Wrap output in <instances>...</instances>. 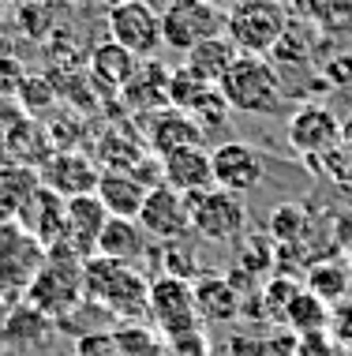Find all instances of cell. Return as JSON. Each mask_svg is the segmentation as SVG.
Here are the masks:
<instances>
[{
    "mask_svg": "<svg viewBox=\"0 0 352 356\" xmlns=\"http://www.w3.org/2000/svg\"><path fill=\"white\" fill-rule=\"evenodd\" d=\"M83 293L87 304L109 312L117 323H142L150 315V282L139 266L112 263L106 255H90L83 263Z\"/></svg>",
    "mask_w": 352,
    "mask_h": 356,
    "instance_id": "6da1fadb",
    "label": "cell"
},
{
    "mask_svg": "<svg viewBox=\"0 0 352 356\" xmlns=\"http://www.w3.org/2000/svg\"><path fill=\"white\" fill-rule=\"evenodd\" d=\"M221 98L236 113H251V117H281L289 113V86L281 72L274 68L270 56H247L240 53L225 79L217 83Z\"/></svg>",
    "mask_w": 352,
    "mask_h": 356,
    "instance_id": "7a4b0ae2",
    "label": "cell"
},
{
    "mask_svg": "<svg viewBox=\"0 0 352 356\" xmlns=\"http://www.w3.org/2000/svg\"><path fill=\"white\" fill-rule=\"evenodd\" d=\"M83 263H87V259H79L68 244L49 248L42 274H37L31 282V289L23 293L26 304H31L34 312H42L45 319L56 323V326L68 323L72 315L87 304V293H83Z\"/></svg>",
    "mask_w": 352,
    "mask_h": 356,
    "instance_id": "3957f363",
    "label": "cell"
},
{
    "mask_svg": "<svg viewBox=\"0 0 352 356\" xmlns=\"http://www.w3.org/2000/svg\"><path fill=\"white\" fill-rule=\"evenodd\" d=\"M289 31V8L281 0H240L225 12V38L247 56H270Z\"/></svg>",
    "mask_w": 352,
    "mask_h": 356,
    "instance_id": "277c9868",
    "label": "cell"
},
{
    "mask_svg": "<svg viewBox=\"0 0 352 356\" xmlns=\"http://www.w3.org/2000/svg\"><path fill=\"white\" fill-rule=\"evenodd\" d=\"M217 34H225V12L203 4V0H169L161 8V42L169 49L187 53Z\"/></svg>",
    "mask_w": 352,
    "mask_h": 356,
    "instance_id": "5b68a950",
    "label": "cell"
},
{
    "mask_svg": "<svg viewBox=\"0 0 352 356\" xmlns=\"http://www.w3.org/2000/svg\"><path fill=\"white\" fill-rule=\"evenodd\" d=\"M109 38L135 53L139 60H154L161 49V12L150 0H117L109 8Z\"/></svg>",
    "mask_w": 352,
    "mask_h": 356,
    "instance_id": "8992f818",
    "label": "cell"
},
{
    "mask_svg": "<svg viewBox=\"0 0 352 356\" xmlns=\"http://www.w3.org/2000/svg\"><path fill=\"white\" fill-rule=\"evenodd\" d=\"M187 207H192V233L214 244H233L247 229V207L233 191L210 188L203 195H187Z\"/></svg>",
    "mask_w": 352,
    "mask_h": 356,
    "instance_id": "52a82bcc",
    "label": "cell"
},
{
    "mask_svg": "<svg viewBox=\"0 0 352 356\" xmlns=\"http://www.w3.org/2000/svg\"><path fill=\"white\" fill-rule=\"evenodd\" d=\"M150 319H154L161 338L199 330L203 319H199V307H195V285L184 282V277H169V274L154 277L150 282Z\"/></svg>",
    "mask_w": 352,
    "mask_h": 356,
    "instance_id": "ba28073f",
    "label": "cell"
},
{
    "mask_svg": "<svg viewBox=\"0 0 352 356\" xmlns=\"http://www.w3.org/2000/svg\"><path fill=\"white\" fill-rule=\"evenodd\" d=\"M45 248L42 240L31 236L19 221H0V285H12L26 293L31 282L45 266Z\"/></svg>",
    "mask_w": 352,
    "mask_h": 356,
    "instance_id": "9c48e42d",
    "label": "cell"
},
{
    "mask_svg": "<svg viewBox=\"0 0 352 356\" xmlns=\"http://www.w3.org/2000/svg\"><path fill=\"white\" fill-rule=\"evenodd\" d=\"M289 147L300 154L303 161H319L341 147V120L326 105L308 102L289 117Z\"/></svg>",
    "mask_w": 352,
    "mask_h": 356,
    "instance_id": "30bf717a",
    "label": "cell"
},
{
    "mask_svg": "<svg viewBox=\"0 0 352 356\" xmlns=\"http://www.w3.org/2000/svg\"><path fill=\"white\" fill-rule=\"evenodd\" d=\"M139 225L142 233L158 244H176V240H187L192 233V207H187V195L158 184L150 188L146 203L139 210Z\"/></svg>",
    "mask_w": 352,
    "mask_h": 356,
    "instance_id": "8fae6325",
    "label": "cell"
},
{
    "mask_svg": "<svg viewBox=\"0 0 352 356\" xmlns=\"http://www.w3.org/2000/svg\"><path fill=\"white\" fill-rule=\"evenodd\" d=\"M262 154L251 147V143H221V147L210 150V165H214V188L221 191H233V195H247L262 184L266 177V165H262Z\"/></svg>",
    "mask_w": 352,
    "mask_h": 356,
    "instance_id": "7c38bea8",
    "label": "cell"
},
{
    "mask_svg": "<svg viewBox=\"0 0 352 356\" xmlns=\"http://www.w3.org/2000/svg\"><path fill=\"white\" fill-rule=\"evenodd\" d=\"M42 188H49L53 195H60L64 203L79 195H94L101 180V165L87 158L83 150H53V158L37 169Z\"/></svg>",
    "mask_w": 352,
    "mask_h": 356,
    "instance_id": "4fadbf2b",
    "label": "cell"
},
{
    "mask_svg": "<svg viewBox=\"0 0 352 356\" xmlns=\"http://www.w3.org/2000/svg\"><path fill=\"white\" fill-rule=\"evenodd\" d=\"M142 128H146V150L158 154V161L169 158V154H176V150L203 147V139H206V131L199 128L187 113L173 109V105L150 113V117H142Z\"/></svg>",
    "mask_w": 352,
    "mask_h": 356,
    "instance_id": "5bb4252c",
    "label": "cell"
},
{
    "mask_svg": "<svg viewBox=\"0 0 352 356\" xmlns=\"http://www.w3.org/2000/svg\"><path fill=\"white\" fill-rule=\"evenodd\" d=\"M161 184L180 191V195H203L214 188V165L206 147H187L169 158H161Z\"/></svg>",
    "mask_w": 352,
    "mask_h": 356,
    "instance_id": "9a60e30c",
    "label": "cell"
},
{
    "mask_svg": "<svg viewBox=\"0 0 352 356\" xmlns=\"http://www.w3.org/2000/svg\"><path fill=\"white\" fill-rule=\"evenodd\" d=\"M64 218H68V229H64V244L72 248L79 259H90L98 255V236L106 229V207L98 203V195H79V199H68L64 207Z\"/></svg>",
    "mask_w": 352,
    "mask_h": 356,
    "instance_id": "2e32d148",
    "label": "cell"
},
{
    "mask_svg": "<svg viewBox=\"0 0 352 356\" xmlns=\"http://www.w3.org/2000/svg\"><path fill=\"white\" fill-rule=\"evenodd\" d=\"M98 203L106 207L109 218H128V221H139V210L146 203L150 188L142 184L135 172H120V169H101V180H98Z\"/></svg>",
    "mask_w": 352,
    "mask_h": 356,
    "instance_id": "e0dca14e",
    "label": "cell"
},
{
    "mask_svg": "<svg viewBox=\"0 0 352 356\" xmlns=\"http://www.w3.org/2000/svg\"><path fill=\"white\" fill-rule=\"evenodd\" d=\"M169 79H173L169 68H161L158 60H142L139 72L131 75V83L120 90V98L131 113L150 117L158 109H169Z\"/></svg>",
    "mask_w": 352,
    "mask_h": 356,
    "instance_id": "ac0fdd59",
    "label": "cell"
},
{
    "mask_svg": "<svg viewBox=\"0 0 352 356\" xmlns=\"http://www.w3.org/2000/svg\"><path fill=\"white\" fill-rule=\"evenodd\" d=\"M139 56L128 53L124 45H117L109 38V42H101L98 49L90 53V83L98 86L101 94H120L124 86L131 83V75L139 72Z\"/></svg>",
    "mask_w": 352,
    "mask_h": 356,
    "instance_id": "d6986e66",
    "label": "cell"
},
{
    "mask_svg": "<svg viewBox=\"0 0 352 356\" xmlns=\"http://www.w3.org/2000/svg\"><path fill=\"white\" fill-rule=\"evenodd\" d=\"M150 236L142 233L139 221H128V218H109L106 229L98 236V255L112 259V263H124V266H139L150 252Z\"/></svg>",
    "mask_w": 352,
    "mask_h": 356,
    "instance_id": "ffe728a7",
    "label": "cell"
},
{
    "mask_svg": "<svg viewBox=\"0 0 352 356\" xmlns=\"http://www.w3.org/2000/svg\"><path fill=\"white\" fill-rule=\"evenodd\" d=\"M236 56H240V49H236L225 34H217V38H206V42H199L195 49L184 53V68L192 72L199 83L217 86V83L225 79V72L233 68Z\"/></svg>",
    "mask_w": 352,
    "mask_h": 356,
    "instance_id": "44dd1931",
    "label": "cell"
},
{
    "mask_svg": "<svg viewBox=\"0 0 352 356\" xmlns=\"http://www.w3.org/2000/svg\"><path fill=\"white\" fill-rule=\"evenodd\" d=\"M195 307L203 323H229L240 315L244 296L236 293L229 277H195Z\"/></svg>",
    "mask_w": 352,
    "mask_h": 356,
    "instance_id": "7402d4cb",
    "label": "cell"
},
{
    "mask_svg": "<svg viewBox=\"0 0 352 356\" xmlns=\"http://www.w3.org/2000/svg\"><path fill=\"white\" fill-rule=\"evenodd\" d=\"M37 188H42L37 169L15 165V161L0 165V221H19V214L37 195Z\"/></svg>",
    "mask_w": 352,
    "mask_h": 356,
    "instance_id": "603a6c76",
    "label": "cell"
},
{
    "mask_svg": "<svg viewBox=\"0 0 352 356\" xmlns=\"http://www.w3.org/2000/svg\"><path fill=\"white\" fill-rule=\"evenodd\" d=\"M349 285H352L349 259H319V263H311L308 274H303V289L315 293L319 300H326L330 307L345 304Z\"/></svg>",
    "mask_w": 352,
    "mask_h": 356,
    "instance_id": "cb8c5ba5",
    "label": "cell"
},
{
    "mask_svg": "<svg viewBox=\"0 0 352 356\" xmlns=\"http://www.w3.org/2000/svg\"><path fill=\"white\" fill-rule=\"evenodd\" d=\"M330 315H334V307H330L326 300H319L315 293L300 289V293L289 300L281 319L292 326L296 338H311V334H330Z\"/></svg>",
    "mask_w": 352,
    "mask_h": 356,
    "instance_id": "d4e9b609",
    "label": "cell"
},
{
    "mask_svg": "<svg viewBox=\"0 0 352 356\" xmlns=\"http://www.w3.org/2000/svg\"><path fill=\"white\" fill-rule=\"evenodd\" d=\"M109 334L124 356H165V338L146 323H117Z\"/></svg>",
    "mask_w": 352,
    "mask_h": 356,
    "instance_id": "484cf974",
    "label": "cell"
},
{
    "mask_svg": "<svg viewBox=\"0 0 352 356\" xmlns=\"http://www.w3.org/2000/svg\"><path fill=\"white\" fill-rule=\"evenodd\" d=\"M45 330H49V319H45L42 312H34L31 304H26V307H19V312L12 315V319L4 323L8 341H15V345H42Z\"/></svg>",
    "mask_w": 352,
    "mask_h": 356,
    "instance_id": "4316f807",
    "label": "cell"
},
{
    "mask_svg": "<svg viewBox=\"0 0 352 356\" xmlns=\"http://www.w3.org/2000/svg\"><path fill=\"white\" fill-rule=\"evenodd\" d=\"M19 105H23V113L26 117H34V113H42V109H49V105L56 102V94H53V86L49 79H34V75H26V83L19 86Z\"/></svg>",
    "mask_w": 352,
    "mask_h": 356,
    "instance_id": "83f0119b",
    "label": "cell"
},
{
    "mask_svg": "<svg viewBox=\"0 0 352 356\" xmlns=\"http://www.w3.org/2000/svg\"><path fill=\"white\" fill-rule=\"evenodd\" d=\"M75 356H124L109 330H90L75 338Z\"/></svg>",
    "mask_w": 352,
    "mask_h": 356,
    "instance_id": "f1b7e54d",
    "label": "cell"
},
{
    "mask_svg": "<svg viewBox=\"0 0 352 356\" xmlns=\"http://www.w3.org/2000/svg\"><path fill=\"white\" fill-rule=\"evenodd\" d=\"M165 356H210L203 326L187 330V334H176V338H165Z\"/></svg>",
    "mask_w": 352,
    "mask_h": 356,
    "instance_id": "f546056e",
    "label": "cell"
},
{
    "mask_svg": "<svg viewBox=\"0 0 352 356\" xmlns=\"http://www.w3.org/2000/svg\"><path fill=\"white\" fill-rule=\"evenodd\" d=\"M270 229H274V236H281V240H296L303 229V210L300 207H278L274 210V218H270Z\"/></svg>",
    "mask_w": 352,
    "mask_h": 356,
    "instance_id": "4dcf8cb0",
    "label": "cell"
},
{
    "mask_svg": "<svg viewBox=\"0 0 352 356\" xmlns=\"http://www.w3.org/2000/svg\"><path fill=\"white\" fill-rule=\"evenodd\" d=\"M330 341L352 356V304H337L330 315Z\"/></svg>",
    "mask_w": 352,
    "mask_h": 356,
    "instance_id": "1f68e13d",
    "label": "cell"
},
{
    "mask_svg": "<svg viewBox=\"0 0 352 356\" xmlns=\"http://www.w3.org/2000/svg\"><path fill=\"white\" fill-rule=\"evenodd\" d=\"M341 349L330 341V334H311V338L296 341V356H337Z\"/></svg>",
    "mask_w": 352,
    "mask_h": 356,
    "instance_id": "d6a6232c",
    "label": "cell"
},
{
    "mask_svg": "<svg viewBox=\"0 0 352 356\" xmlns=\"http://www.w3.org/2000/svg\"><path fill=\"white\" fill-rule=\"evenodd\" d=\"M341 150H345V154H352V117H345V120H341Z\"/></svg>",
    "mask_w": 352,
    "mask_h": 356,
    "instance_id": "836d02e7",
    "label": "cell"
},
{
    "mask_svg": "<svg viewBox=\"0 0 352 356\" xmlns=\"http://www.w3.org/2000/svg\"><path fill=\"white\" fill-rule=\"evenodd\" d=\"M203 4L217 8V12H229V8H233V4H240V0H203Z\"/></svg>",
    "mask_w": 352,
    "mask_h": 356,
    "instance_id": "e575fe53",
    "label": "cell"
},
{
    "mask_svg": "<svg viewBox=\"0 0 352 356\" xmlns=\"http://www.w3.org/2000/svg\"><path fill=\"white\" fill-rule=\"evenodd\" d=\"M345 259H349V270H352V244H349V255Z\"/></svg>",
    "mask_w": 352,
    "mask_h": 356,
    "instance_id": "d590c367",
    "label": "cell"
},
{
    "mask_svg": "<svg viewBox=\"0 0 352 356\" xmlns=\"http://www.w3.org/2000/svg\"><path fill=\"white\" fill-rule=\"evenodd\" d=\"M0 4H8V0H0Z\"/></svg>",
    "mask_w": 352,
    "mask_h": 356,
    "instance_id": "8d00e7d4",
    "label": "cell"
},
{
    "mask_svg": "<svg viewBox=\"0 0 352 356\" xmlns=\"http://www.w3.org/2000/svg\"><path fill=\"white\" fill-rule=\"evenodd\" d=\"M281 4H289V0H281Z\"/></svg>",
    "mask_w": 352,
    "mask_h": 356,
    "instance_id": "74e56055",
    "label": "cell"
}]
</instances>
